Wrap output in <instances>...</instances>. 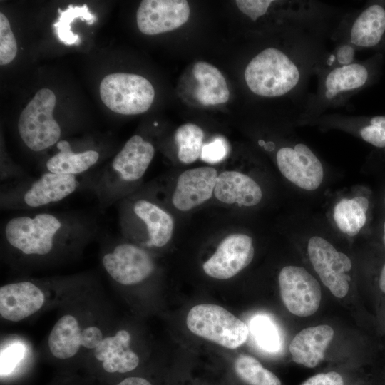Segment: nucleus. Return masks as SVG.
<instances>
[{"mask_svg":"<svg viewBox=\"0 0 385 385\" xmlns=\"http://www.w3.org/2000/svg\"><path fill=\"white\" fill-rule=\"evenodd\" d=\"M98 230L96 219L81 212H24L1 226V255L16 270L56 265L81 255Z\"/></svg>","mask_w":385,"mask_h":385,"instance_id":"f257e3e1","label":"nucleus"},{"mask_svg":"<svg viewBox=\"0 0 385 385\" xmlns=\"http://www.w3.org/2000/svg\"><path fill=\"white\" fill-rule=\"evenodd\" d=\"M93 283L68 301V307L56 320L47 339L51 357L60 364L80 362L102 341L112 327L105 309L88 301L83 294Z\"/></svg>","mask_w":385,"mask_h":385,"instance_id":"f03ea898","label":"nucleus"},{"mask_svg":"<svg viewBox=\"0 0 385 385\" xmlns=\"http://www.w3.org/2000/svg\"><path fill=\"white\" fill-rule=\"evenodd\" d=\"M95 174L72 175L43 172L37 178L3 184L0 207L24 212L43 210L80 190L90 191Z\"/></svg>","mask_w":385,"mask_h":385,"instance_id":"7ed1b4c3","label":"nucleus"},{"mask_svg":"<svg viewBox=\"0 0 385 385\" xmlns=\"http://www.w3.org/2000/svg\"><path fill=\"white\" fill-rule=\"evenodd\" d=\"M91 279L86 275L48 279L25 278L0 287V315L11 322H19L41 312L55 302L56 294L72 292Z\"/></svg>","mask_w":385,"mask_h":385,"instance_id":"20e7f679","label":"nucleus"},{"mask_svg":"<svg viewBox=\"0 0 385 385\" xmlns=\"http://www.w3.org/2000/svg\"><path fill=\"white\" fill-rule=\"evenodd\" d=\"M154 154L150 142L134 135L111 163L100 173L95 174L89 192L96 196L101 210L124 197L131 185L143 178Z\"/></svg>","mask_w":385,"mask_h":385,"instance_id":"39448f33","label":"nucleus"},{"mask_svg":"<svg viewBox=\"0 0 385 385\" xmlns=\"http://www.w3.org/2000/svg\"><path fill=\"white\" fill-rule=\"evenodd\" d=\"M304 76L302 64L280 49L267 48L247 64L244 73L248 88L262 97H279L295 90Z\"/></svg>","mask_w":385,"mask_h":385,"instance_id":"423d86ee","label":"nucleus"},{"mask_svg":"<svg viewBox=\"0 0 385 385\" xmlns=\"http://www.w3.org/2000/svg\"><path fill=\"white\" fill-rule=\"evenodd\" d=\"M382 61L383 55L379 53L366 61L328 68L320 78L310 110L319 112L336 106L371 85L379 76Z\"/></svg>","mask_w":385,"mask_h":385,"instance_id":"0eeeda50","label":"nucleus"},{"mask_svg":"<svg viewBox=\"0 0 385 385\" xmlns=\"http://www.w3.org/2000/svg\"><path fill=\"white\" fill-rule=\"evenodd\" d=\"M132 336L125 329L112 331L86 356L83 366L88 376L101 385H110L120 377L135 370L140 364L139 355L133 349Z\"/></svg>","mask_w":385,"mask_h":385,"instance_id":"6e6552de","label":"nucleus"},{"mask_svg":"<svg viewBox=\"0 0 385 385\" xmlns=\"http://www.w3.org/2000/svg\"><path fill=\"white\" fill-rule=\"evenodd\" d=\"M56 102V96L51 89L41 88L19 115L17 126L19 136L32 151H44L61 140L62 130L53 116Z\"/></svg>","mask_w":385,"mask_h":385,"instance_id":"1a4fd4ad","label":"nucleus"},{"mask_svg":"<svg viewBox=\"0 0 385 385\" xmlns=\"http://www.w3.org/2000/svg\"><path fill=\"white\" fill-rule=\"evenodd\" d=\"M101 263L111 283L124 287L142 284L156 268L147 249L127 241L106 244L101 252Z\"/></svg>","mask_w":385,"mask_h":385,"instance_id":"9d476101","label":"nucleus"},{"mask_svg":"<svg viewBox=\"0 0 385 385\" xmlns=\"http://www.w3.org/2000/svg\"><path fill=\"white\" fill-rule=\"evenodd\" d=\"M186 324L195 335L232 349L243 344L249 335L245 322L215 304H201L192 307Z\"/></svg>","mask_w":385,"mask_h":385,"instance_id":"9b49d317","label":"nucleus"},{"mask_svg":"<svg viewBox=\"0 0 385 385\" xmlns=\"http://www.w3.org/2000/svg\"><path fill=\"white\" fill-rule=\"evenodd\" d=\"M100 97L111 111L122 115L145 113L151 106L155 90L145 77L129 73L106 76L99 86Z\"/></svg>","mask_w":385,"mask_h":385,"instance_id":"f8f14e48","label":"nucleus"},{"mask_svg":"<svg viewBox=\"0 0 385 385\" xmlns=\"http://www.w3.org/2000/svg\"><path fill=\"white\" fill-rule=\"evenodd\" d=\"M120 207V225L138 222L144 230L143 245L161 248L170 240L174 229L171 215L155 202L140 197L123 201Z\"/></svg>","mask_w":385,"mask_h":385,"instance_id":"ddd939ff","label":"nucleus"},{"mask_svg":"<svg viewBox=\"0 0 385 385\" xmlns=\"http://www.w3.org/2000/svg\"><path fill=\"white\" fill-rule=\"evenodd\" d=\"M307 252L322 283L335 297H344L349 291V272L352 267L349 257L320 236H313L309 240Z\"/></svg>","mask_w":385,"mask_h":385,"instance_id":"4468645a","label":"nucleus"},{"mask_svg":"<svg viewBox=\"0 0 385 385\" xmlns=\"http://www.w3.org/2000/svg\"><path fill=\"white\" fill-rule=\"evenodd\" d=\"M282 300L287 309L299 317H309L319 309L322 292L317 280L304 267H284L278 277Z\"/></svg>","mask_w":385,"mask_h":385,"instance_id":"2eb2a0df","label":"nucleus"},{"mask_svg":"<svg viewBox=\"0 0 385 385\" xmlns=\"http://www.w3.org/2000/svg\"><path fill=\"white\" fill-rule=\"evenodd\" d=\"M280 173L296 186L308 191L317 190L324 179L322 164L305 144L280 148L276 153Z\"/></svg>","mask_w":385,"mask_h":385,"instance_id":"dca6fc26","label":"nucleus"},{"mask_svg":"<svg viewBox=\"0 0 385 385\" xmlns=\"http://www.w3.org/2000/svg\"><path fill=\"white\" fill-rule=\"evenodd\" d=\"M254 255L250 236L232 234L222 240L214 254L203 264L202 268L211 277L230 279L245 268L252 260Z\"/></svg>","mask_w":385,"mask_h":385,"instance_id":"f3484780","label":"nucleus"},{"mask_svg":"<svg viewBox=\"0 0 385 385\" xmlns=\"http://www.w3.org/2000/svg\"><path fill=\"white\" fill-rule=\"evenodd\" d=\"M190 16L185 0H143L136 13L138 29L146 35L173 31L183 25Z\"/></svg>","mask_w":385,"mask_h":385,"instance_id":"a211bd4d","label":"nucleus"},{"mask_svg":"<svg viewBox=\"0 0 385 385\" xmlns=\"http://www.w3.org/2000/svg\"><path fill=\"white\" fill-rule=\"evenodd\" d=\"M346 36L355 49L385 51V1L369 3L351 23Z\"/></svg>","mask_w":385,"mask_h":385,"instance_id":"6ab92c4d","label":"nucleus"},{"mask_svg":"<svg viewBox=\"0 0 385 385\" xmlns=\"http://www.w3.org/2000/svg\"><path fill=\"white\" fill-rule=\"evenodd\" d=\"M218 175L211 167H200L182 173L172 196L173 206L188 211L209 200L214 192Z\"/></svg>","mask_w":385,"mask_h":385,"instance_id":"aec40b11","label":"nucleus"},{"mask_svg":"<svg viewBox=\"0 0 385 385\" xmlns=\"http://www.w3.org/2000/svg\"><path fill=\"white\" fill-rule=\"evenodd\" d=\"M56 146L57 151L46 160L41 173L84 175L100 161V152L95 148L74 150L66 140H61Z\"/></svg>","mask_w":385,"mask_h":385,"instance_id":"412c9836","label":"nucleus"},{"mask_svg":"<svg viewBox=\"0 0 385 385\" xmlns=\"http://www.w3.org/2000/svg\"><path fill=\"white\" fill-rule=\"evenodd\" d=\"M334 334V329L327 324L302 329L296 334L289 345L292 360L306 367L316 366L324 359Z\"/></svg>","mask_w":385,"mask_h":385,"instance_id":"4be33fe9","label":"nucleus"},{"mask_svg":"<svg viewBox=\"0 0 385 385\" xmlns=\"http://www.w3.org/2000/svg\"><path fill=\"white\" fill-rule=\"evenodd\" d=\"M215 197L227 204L252 207L262 200L259 184L249 175L238 171H224L218 175L214 189Z\"/></svg>","mask_w":385,"mask_h":385,"instance_id":"5701e85b","label":"nucleus"},{"mask_svg":"<svg viewBox=\"0 0 385 385\" xmlns=\"http://www.w3.org/2000/svg\"><path fill=\"white\" fill-rule=\"evenodd\" d=\"M192 73L199 83L195 91V96L201 104L217 105L228 101L230 91L226 81L216 67L208 63L199 61L194 65Z\"/></svg>","mask_w":385,"mask_h":385,"instance_id":"b1692460","label":"nucleus"},{"mask_svg":"<svg viewBox=\"0 0 385 385\" xmlns=\"http://www.w3.org/2000/svg\"><path fill=\"white\" fill-rule=\"evenodd\" d=\"M368 208L369 200L365 197L342 198L334 206L333 217L343 233L354 236L366 223Z\"/></svg>","mask_w":385,"mask_h":385,"instance_id":"393cba45","label":"nucleus"},{"mask_svg":"<svg viewBox=\"0 0 385 385\" xmlns=\"http://www.w3.org/2000/svg\"><path fill=\"white\" fill-rule=\"evenodd\" d=\"M203 138L204 132L198 125L193 123L180 125L175 133L180 161L189 164L199 158L203 147Z\"/></svg>","mask_w":385,"mask_h":385,"instance_id":"a878e982","label":"nucleus"},{"mask_svg":"<svg viewBox=\"0 0 385 385\" xmlns=\"http://www.w3.org/2000/svg\"><path fill=\"white\" fill-rule=\"evenodd\" d=\"M58 11L59 18L53 24V27L58 39L66 45L79 44L80 38L72 32L71 23L76 19H80L81 21H86L88 25H91L96 19V16L90 12L86 4L81 6H73L70 4L66 9H58Z\"/></svg>","mask_w":385,"mask_h":385,"instance_id":"bb28decb","label":"nucleus"},{"mask_svg":"<svg viewBox=\"0 0 385 385\" xmlns=\"http://www.w3.org/2000/svg\"><path fill=\"white\" fill-rule=\"evenodd\" d=\"M234 367L237 376L250 385H281L280 380L274 374L250 356L240 355Z\"/></svg>","mask_w":385,"mask_h":385,"instance_id":"cd10ccee","label":"nucleus"},{"mask_svg":"<svg viewBox=\"0 0 385 385\" xmlns=\"http://www.w3.org/2000/svg\"><path fill=\"white\" fill-rule=\"evenodd\" d=\"M250 328L257 343L262 349L270 352L279 349L281 342L279 332L268 317L262 315L254 317Z\"/></svg>","mask_w":385,"mask_h":385,"instance_id":"c85d7f7f","label":"nucleus"},{"mask_svg":"<svg viewBox=\"0 0 385 385\" xmlns=\"http://www.w3.org/2000/svg\"><path fill=\"white\" fill-rule=\"evenodd\" d=\"M359 136L366 143L385 148V115H375L366 118L359 129Z\"/></svg>","mask_w":385,"mask_h":385,"instance_id":"c756f323","label":"nucleus"},{"mask_svg":"<svg viewBox=\"0 0 385 385\" xmlns=\"http://www.w3.org/2000/svg\"><path fill=\"white\" fill-rule=\"evenodd\" d=\"M17 53V43L6 16L0 13V65L11 63Z\"/></svg>","mask_w":385,"mask_h":385,"instance_id":"7c9ffc66","label":"nucleus"},{"mask_svg":"<svg viewBox=\"0 0 385 385\" xmlns=\"http://www.w3.org/2000/svg\"><path fill=\"white\" fill-rule=\"evenodd\" d=\"M228 152L229 145L227 140L222 137H217L203 144L200 158L206 163L215 164L224 160Z\"/></svg>","mask_w":385,"mask_h":385,"instance_id":"2f4dec72","label":"nucleus"},{"mask_svg":"<svg viewBox=\"0 0 385 385\" xmlns=\"http://www.w3.org/2000/svg\"><path fill=\"white\" fill-rule=\"evenodd\" d=\"M235 3L239 9L252 21H256L263 16L272 1L270 0H237Z\"/></svg>","mask_w":385,"mask_h":385,"instance_id":"473e14b6","label":"nucleus"},{"mask_svg":"<svg viewBox=\"0 0 385 385\" xmlns=\"http://www.w3.org/2000/svg\"><path fill=\"white\" fill-rule=\"evenodd\" d=\"M355 48L348 43H344L337 48L330 56L328 63L330 67L347 65L354 62Z\"/></svg>","mask_w":385,"mask_h":385,"instance_id":"72a5a7b5","label":"nucleus"},{"mask_svg":"<svg viewBox=\"0 0 385 385\" xmlns=\"http://www.w3.org/2000/svg\"><path fill=\"white\" fill-rule=\"evenodd\" d=\"M302 385H344V381L339 374L330 371L316 374L309 378Z\"/></svg>","mask_w":385,"mask_h":385,"instance_id":"f704fd0d","label":"nucleus"},{"mask_svg":"<svg viewBox=\"0 0 385 385\" xmlns=\"http://www.w3.org/2000/svg\"><path fill=\"white\" fill-rule=\"evenodd\" d=\"M51 385H101L93 379L87 376L81 377L77 375H65L63 378Z\"/></svg>","mask_w":385,"mask_h":385,"instance_id":"c9c22d12","label":"nucleus"},{"mask_svg":"<svg viewBox=\"0 0 385 385\" xmlns=\"http://www.w3.org/2000/svg\"><path fill=\"white\" fill-rule=\"evenodd\" d=\"M110 385H153L151 381L140 376H129L123 377Z\"/></svg>","mask_w":385,"mask_h":385,"instance_id":"e433bc0d","label":"nucleus"},{"mask_svg":"<svg viewBox=\"0 0 385 385\" xmlns=\"http://www.w3.org/2000/svg\"><path fill=\"white\" fill-rule=\"evenodd\" d=\"M379 286L380 290L385 294V264L384 265L379 276Z\"/></svg>","mask_w":385,"mask_h":385,"instance_id":"4c0bfd02","label":"nucleus"},{"mask_svg":"<svg viewBox=\"0 0 385 385\" xmlns=\"http://www.w3.org/2000/svg\"><path fill=\"white\" fill-rule=\"evenodd\" d=\"M383 242H384V245L385 246V222H384V235H383Z\"/></svg>","mask_w":385,"mask_h":385,"instance_id":"58836bf2","label":"nucleus"},{"mask_svg":"<svg viewBox=\"0 0 385 385\" xmlns=\"http://www.w3.org/2000/svg\"><path fill=\"white\" fill-rule=\"evenodd\" d=\"M384 202H385V198H384Z\"/></svg>","mask_w":385,"mask_h":385,"instance_id":"ea45409f","label":"nucleus"}]
</instances>
